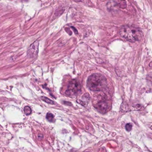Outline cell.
Wrapping results in <instances>:
<instances>
[{
  "instance_id": "3957f363",
  "label": "cell",
  "mask_w": 152,
  "mask_h": 152,
  "mask_svg": "<svg viewBox=\"0 0 152 152\" xmlns=\"http://www.w3.org/2000/svg\"><path fill=\"white\" fill-rule=\"evenodd\" d=\"M81 86L76 80H72L69 82L65 95L67 96L74 97L77 96L81 91Z\"/></svg>"
},
{
  "instance_id": "ba28073f",
  "label": "cell",
  "mask_w": 152,
  "mask_h": 152,
  "mask_svg": "<svg viewBox=\"0 0 152 152\" xmlns=\"http://www.w3.org/2000/svg\"><path fill=\"white\" fill-rule=\"evenodd\" d=\"M24 111L26 115H28L31 114V113L32 110L30 107L26 106L24 107Z\"/></svg>"
},
{
  "instance_id": "8992f818",
  "label": "cell",
  "mask_w": 152,
  "mask_h": 152,
  "mask_svg": "<svg viewBox=\"0 0 152 152\" xmlns=\"http://www.w3.org/2000/svg\"><path fill=\"white\" fill-rule=\"evenodd\" d=\"M41 98L42 99V100H43V101L46 102V103H48V104H55V102L54 101L49 99L46 97L42 96Z\"/></svg>"
},
{
  "instance_id": "9c48e42d",
  "label": "cell",
  "mask_w": 152,
  "mask_h": 152,
  "mask_svg": "<svg viewBox=\"0 0 152 152\" xmlns=\"http://www.w3.org/2000/svg\"><path fill=\"white\" fill-rule=\"evenodd\" d=\"M132 124L131 123H128L126 124L125 126V129L128 132H130L132 129Z\"/></svg>"
},
{
  "instance_id": "7a4b0ae2",
  "label": "cell",
  "mask_w": 152,
  "mask_h": 152,
  "mask_svg": "<svg viewBox=\"0 0 152 152\" xmlns=\"http://www.w3.org/2000/svg\"><path fill=\"white\" fill-rule=\"evenodd\" d=\"M120 34L122 37L132 42L139 40L141 38V31L139 29L128 26H123L121 28Z\"/></svg>"
},
{
  "instance_id": "30bf717a",
  "label": "cell",
  "mask_w": 152,
  "mask_h": 152,
  "mask_svg": "<svg viewBox=\"0 0 152 152\" xmlns=\"http://www.w3.org/2000/svg\"><path fill=\"white\" fill-rule=\"evenodd\" d=\"M119 1H120L121 3H122L123 7H124V5H125V6H126V3H125V0H119Z\"/></svg>"
},
{
  "instance_id": "7c38bea8",
  "label": "cell",
  "mask_w": 152,
  "mask_h": 152,
  "mask_svg": "<svg viewBox=\"0 0 152 152\" xmlns=\"http://www.w3.org/2000/svg\"><path fill=\"white\" fill-rule=\"evenodd\" d=\"M24 1H27L28 0H24Z\"/></svg>"
},
{
  "instance_id": "5b68a950",
  "label": "cell",
  "mask_w": 152,
  "mask_h": 152,
  "mask_svg": "<svg viewBox=\"0 0 152 152\" xmlns=\"http://www.w3.org/2000/svg\"><path fill=\"white\" fill-rule=\"evenodd\" d=\"M39 42L36 41L31 44L27 50V56L30 58L36 57L39 52Z\"/></svg>"
},
{
  "instance_id": "277c9868",
  "label": "cell",
  "mask_w": 152,
  "mask_h": 152,
  "mask_svg": "<svg viewBox=\"0 0 152 152\" xmlns=\"http://www.w3.org/2000/svg\"><path fill=\"white\" fill-rule=\"evenodd\" d=\"M94 107L101 113H104L109 110V102H107L105 97H101V99H97Z\"/></svg>"
},
{
  "instance_id": "52a82bcc",
  "label": "cell",
  "mask_w": 152,
  "mask_h": 152,
  "mask_svg": "<svg viewBox=\"0 0 152 152\" xmlns=\"http://www.w3.org/2000/svg\"><path fill=\"white\" fill-rule=\"evenodd\" d=\"M46 118H47V120H48L49 121L52 122H53V121H54V115H53V114L51 113H47V115H46Z\"/></svg>"
},
{
  "instance_id": "6da1fadb",
  "label": "cell",
  "mask_w": 152,
  "mask_h": 152,
  "mask_svg": "<svg viewBox=\"0 0 152 152\" xmlns=\"http://www.w3.org/2000/svg\"><path fill=\"white\" fill-rule=\"evenodd\" d=\"M106 82V80L102 75L93 74L88 78L87 86L91 91H100L105 85Z\"/></svg>"
},
{
  "instance_id": "8fae6325",
  "label": "cell",
  "mask_w": 152,
  "mask_h": 152,
  "mask_svg": "<svg viewBox=\"0 0 152 152\" xmlns=\"http://www.w3.org/2000/svg\"><path fill=\"white\" fill-rule=\"evenodd\" d=\"M74 1H80V0H74Z\"/></svg>"
}]
</instances>
